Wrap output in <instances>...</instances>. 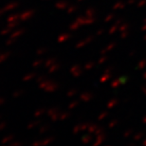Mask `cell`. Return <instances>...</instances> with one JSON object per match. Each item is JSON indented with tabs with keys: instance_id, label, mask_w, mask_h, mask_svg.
Returning <instances> with one entry per match:
<instances>
[{
	"instance_id": "cell-15",
	"label": "cell",
	"mask_w": 146,
	"mask_h": 146,
	"mask_svg": "<svg viewBox=\"0 0 146 146\" xmlns=\"http://www.w3.org/2000/svg\"><path fill=\"white\" fill-rule=\"evenodd\" d=\"M13 136L8 135V136L4 137V138L2 139L1 143L2 144H11V141H13Z\"/></svg>"
},
{
	"instance_id": "cell-19",
	"label": "cell",
	"mask_w": 146,
	"mask_h": 146,
	"mask_svg": "<svg viewBox=\"0 0 146 146\" xmlns=\"http://www.w3.org/2000/svg\"><path fill=\"white\" fill-rule=\"evenodd\" d=\"M46 113V110L44 109V108H42V109H38V110H36L35 112H34V117H36V118H38V117H41V116H43L44 114Z\"/></svg>"
},
{
	"instance_id": "cell-3",
	"label": "cell",
	"mask_w": 146,
	"mask_h": 146,
	"mask_svg": "<svg viewBox=\"0 0 146 146\" xmlns=\"http://www.w3.org/2000/svg\"><path fill=\"white\" fill-rule=\"evenodd\" d=\"M60 111L56 107H52V108H49L48 111H46V114L50 118L51 121H59V116H60Z\"/></svg>"
},
{
	"instance_id": "cell-34",
	"label": "cell",
	"mask_w": 146,
	"mask_h": 146,
	"mask_svg": "<svg viewBox=\"0 0 146 146\" xmlns=\"http://www.w3.org/2000/svg\"><path fill=\"white\" fill-rule=\"evenodd\" d=\"M108 78H110V74H109V75H107V74H104V75L101 77V82H103V83H104V82H106Z\"/></svg>"
},
{
	"instance_id": "cell-38",
	"label": "cell",
	"mask_w": 146,
	"mask_h": 146,
	"mask_svg": "<svg viewBox=\"0 0 146 146\" xmlns=\"http://www.w3.org/2000/svg\"><path fill=\"white\" fill-rule=\"evenodd\" d=\"M106 60V57L104 56V55H102V57L99 59V64H104V62Z\"/></svg>"
},
{
	"instance_id": "cell-40",
	"label": "cell",
	"mask_w": 146,
	"mask_h": 146,
	"mask_svg": "<svg viewBox=\"0 0 146 146\" xmlns=\"http://www.w3.org/2000/svg\"><path fill=\"white\" fill-rule=\"evenodd\" d=\"M106 115H107V113H106V112H104V113H103V114H101L100 117H99V119H100V121H101V119H104L106 117Z\"/></svg>"
},
{
	"instance_id": "cell-10",
	"label": "cell",
	"mask_w": 146,
	"mask_h": 146,
	"mask_svg": "<svg viewBox=\"0 0 146 146\" xmlns=\"http://www.w3.org/2000/svg\"><path fill=\"white\" fill-rule=\"evenodd\" d=\"M69 38H70V34L68 33H64L62 34H60L59 37H58V42H59V43L66 42Z\"/></svg>"
},
{
	"instance_id": "cell-43",
	"label": "cell",
	"mask_w": 146,
	"mask_h": 146,
	"mask_svg": "<svg viewBox=\"0 0 146 146\" xmlns=\"http://www.w3.org/2000/svg\"><path fill=\"white\" fill-rule=\"evenodd\" d=\"M11 146H13V145H21V142H19V141H15V142H13V143H11Z\"/></svg>"
},
{
	"instance_id": "cell-42",
	"label": "cell",
	"mask_w": 146,
	"mask_h": 146,
	"mask_svg": "<svg viewBox=\"0 0 146 146\" xmlns=\"http://www.w3.org/2000/svg\"><path fill=\"white\" fill-rule=\"evenodd\" d=\"M112 18H113V15H107L104 21H106V22H108V21H110V20L112 19Z\"/></svg>"
},
{
	"instance_id": "cell-11",
	"label": "cell",
	"mask_w": 146,
	"mask_h": 146,
	"mask_svg": "<svg viewBox=\"0 0 146 146\" xmlns=\"http://www.w3.org/2000/svg\"><path fill=\"white\" fill-rule=\"evenodd\" d=\"M92 97H93V95L91 94V93L84 92V93H83V94L80 96V99L83 102H89L92 99Z\"/></svg>"
},
{
	"instance_id": "cell-29",
	"label": "cell",
	"mask_w": 146,
	"mask_h": 146,
	"mask_svg": "<svg viewBox=\"0 0 146 146\" xmlns=\"http://www.w3.org/2000/svg\"><path fill=\"white\" fill-rule=\"evenodd\" d=\"M98 129V126L97 125H89L88 126V131L90 133H95L96 131Z\"/></svg>"
},
{
	"instance_id": "cell-9",
	"label": "cell",
	"mask_w": 146,
	"mask_h": 146,
	"mask_svg": "<svg viewBox=\"0 0 146 146\" xmlns=\"http://www.w3.org/2000/svg\"><path fill=\"white\" fill-rule=\"evenodd\" d=\"M55 7L56 9L60 11H63V10H66V9L68 8V3L66 1H59L57 2L56 4H55Z\"/></svg>"
},
{
	"instance_id": "cell-37",
	"label": "cell",
	"mask_w": 146,
	"mask_h": 146,
	"mask_svg": "<svg viewBox=\"0 0 146 146\" xmlns=\"http://www.w3.org/2000/svg\"><path fill=\"white\" fill-rule=\"evenodd\" d=\"M118 102H117L116 100H113V102H111V103H108V104H107V106L109 107V108H112V107L114 106V104H116Z\"/></svg>"
},
{
	"instance_id": "cell-22",
	"label": "cell",
	"mask_w": 146,
	"mask_h": 146,
	"mask_svg": "<svg viewBox=\"0 0 146 146\" xmlns=\"http://www.w3.org/2000/svg\"><path fill=\"white\" fill-rule=\"evenodd\" d=\"M104 139V136H102V134H100V135H97V141H96L93 144H94V145H98V144H100L101 142H103Z\"/></svg>"
},
{
	"instance_id": "cell-16",
	"label": "cell",
	"mask_w": 146,
	"mask_h": 146,
	"mask_svg": "<svg viewBox=\"0 0 146 146\" xmlns=\"http://www.w3.org/2000/svg\"><path fill=\"white\" fill-rule=\"evenodd\" d=\"M54 63H56V59H54V58H48V60H46L45 62H44V66H45L46 68H48L49 66L53 65Z\"/></svg>"
},
{
	"instance_id": "cell-8",
	"label": "cell",
	"mask_w": 146,
	"mask_h": 146,
	"mask_svg": "<svg viewBox=\"0 0 146 146\" xmlns=\"http://www.w3.org/2000/svg\"><path fill=\"white\" fill-rule=\"evenodd\" d=\"M7 21L10 23H18V21H20V13L11 14V15L8 17Z\"/></svg>"
},
{
	"instance_id": "cell-23",
	"label": "cell",
	"mask_w": 146,
	"mask_h": 146,
	"mask_svg": "<svg viewBox=\"0 0 146 146\" xmlns=\"http://www.w3.org/2000/svg\"><path fill=\"white\" fill-rule=\"evenodd\" d=\"M38 124H39V122H38V121H31V122H30V123L28 124L27 128L29 130H31V129H33V128L36 127Z\"/></svg>"
},
{
	"instance_id": "cell-48",
	"label": "cell",
	"mask_w": 146,
	"mask_h": 146,
	"mask_svg": "<svg viewBox=\"0 0 146 146\" xmlns=\"http://www.w3.org/2000/svg\"><path fill=\"white\" fill-rule=\"evenodd\" d=\"M79 1H83V0H79Z\"/></svg>"
},
{
	"instance_id": "cell-32",
	"label": "cell",
	"mask_w": 146,
	"mask_h": 146,
	"mask_svg": "<svg viewBox=\"0 0 146 146\" xmlns=\"http://www.w3.org/2000/svg\"><path fill=\"white\" fill-rule=\"evenodd\" d=\"M93 66H94V63L90 62V63H87L86 66H84V69H86V70H90Z\"/></svg>"
},
{
	"instance_id": "cell-7",
	"label": "cell",
	"mask_w": 146,
	"mask_h": 146,
	"mask_svg": "<svg viewBox=\"0 0 146 146\" xmlns=\"http://www.w3.org/2000/svg\"><path fill=\"white\" fill-rule=\"evenodd\" d=\"M19 6V3L16 2V1H13V2H10L9 4H7L5 6L4 8H3V10L5 11H13L15 10V9Z\"/></svg>"
},
{
	"instance_id": "cell-6",
	"label": "cell",
	"mask_w": 146,
	"mask_h": 146,
	"mask_svg": "<svg viewBox=\"0 0 146 146\" xmlns=\"http://www.w3.org/2000/svg\"><path fill=\"white\" fill-rule=\"evenodd\" d=\"M70 73L73 77H79V76H81L82 74V68L80 66L78 65H74L70 68Z\"/></svg>"
},
{
	"instance_id": "cell-44",
	"label": "cell",
	"mask_w": 146,
	"mask_h": 146,
	"mask_svg": "<svg viewBox=\"0 0 146 146\" xmlns=\"http://www.w3.org/2000/svg\"><path fill=\"white\" fill-rule=\"evenodd\" d=\"M116 121H111V124H109V126L110 127H113V126H115V125H116Z\"/></svg>"
},
{
	"instance_id": "cell-5",
	"label": "cell",
	"mask_w": 146,
	"mask_h": 146,
	"mask_svg": "<svg viewBox=\"0 0 146 146\" xmlns=\"http://www.w3.org/2000/svg\"><path fill=\"white\" fill-rule=\"evenodd\" d=\"M54 141V139L53 138H46V139H44L43 141H34L33 145L34 146H46V145H48V144H50L52 143Z\"/></svg>"
},
{
	"instance_id": "cell-21",
	"label": "cell",
	"mask_w": 146,
	"mask_h": 146,
	"mask_svg": "<svg viewBox=\"0 0 146 146\" xmlns=\"http://www.w3.org/2000/svg\"><path fill=\"white\" fill-rule=\"evenodd\" d=\"M83 131V126H82V124H78L76 125V126L73 128V133L74 134H77V133H80Z\"/></svg>"
},
{
	"instance_id": "cell-2",
	"label": "cell",
	"mask_w": 146,
	"mask_h": 146,
	"mask_svg": "<svg viewBox=\"0 0 146 146\" xmlns=\"http://www.w3.org/2000/svg\"><path fill=\"white\" fill-rule=\"evenodd\" d=\"M24 33H25L24 29H19V30H15V31H13V33H11V36L7 40V42H6V45H7V46L13 45V44L16 41V39H18L20 36H22L23 34H24Z\"/></svg>"
},
{
	"instance_id": "cell-45",
	"label": "cell",
	"mask_w": 146,
	"mask_h": 146,
	"mask_svg": "<svg viewBox=\"0 0 146 146\" xmlns=\"http://www.w3.org/2000/svg\"><path fill=\"white\" fill-rule=\"evenodd\" d=\"M4 103H5V100H4V99H3V98H0V106H1Z\"/></svg>"
},
{
	"instance_id": "cell-27",
	"label": "cell",
	"mask_w": 146,
	"mask_h": 146,
	"mask_svg": "<svg viewBox=\"0 0 146 146\" xmlns=\"http://www.w3.org/2000/svg\"><path fill=\"white\" fill-rule=\"evenodd\" d=\"M46 51H48V48H40L37 50L36 53H37V55H44Z\"/></svg>"
},
{
	"instance_id": "cell-46",
	"label": "cell",
	"mask_w": 146,
	"mask_h": 146,
	"mask_svg": "<svg viewBox=\"0 0 146 146\" xmlns=\"http://www.w3.org/2000/svg\"><path fill=\"white\" fill-rule=\"evenodd\" d=\"M5 13V11L3 10V9H0V17L3 15V13Z\"/></svg>"
},
{
	"instance_id": "cell-36",
	"label": "cell",
	"mask_w": 146,
	"mask_h": 146,
	"mask_svg": "<svg viewBox=\"0 0 146 146\" xmlns=\"http://www.w3.org/2000/svg\"><path fill=\"white\" fill-rule=\"evenodd\" d=\"M7 126V124H6V122H0V132L3 131Z\"/></svg>"
},
{
	"instance_id": "cell-18",
	"label": "cell",
	"mask_w": 146,
	"mask_h": 146,
	"mask_svg": "<svg viewBox=\"0 0 146 146\" xmlns=\"http://www.w3.org/2000/svg\"><path fill=\"white\" fill-rule=\"evenodd\" d=\"M10 56V52H4V53H0V64L5 62L8 59V57Z\"/></svg>"
},
{
	"instance_id": "cell-31",
	"label": "cell",
	"mask_w": 146,
	"mask_h": 146,
	"mask_svg": "<svg viewBox=\"0 0 146 146\" xmlns=\"http://www.w3.org/2000/svg\"><path fill=\"white\" fill-rule=\"evenodd\" d=\"M76 94H77V90H76V89H71V90H69V91L68 92L66 96H68V97H73V96H75Z\"/></svg>"
},
{
	"instance_id": "cell-25",
	"label": "cell",
	"mask_w": 146,
	"mask_h": 146,
	"mask_svg": "<svg viewBox=\"0 0 146 146\" xmlns=\"http://www.w3.org/2000/svg\"><path fill=\"white\" fill-rule=\"evenodd\" d=\"M69 117V114L68 113H60V116H59V121H64V119H66Z\"/></svg>"
},
{
	"instance_id": "cell-1",
	"label": "cell",
	"mask_w": 146,
	"mask_h": 146,
	"mask_svg": "<svg viewBox=\"0 0 146 146\" xmlns=\"http://www.w3.org/2000/svg\"><path fill=\"white\" fill-rule=\"evenodd\" d=\"M39 87L41 89H43L44 91L48 92V93L55 92L58 88H59L58 84L54 83V82H52L50 80H48V79H45L43 82L39 83Z\"/></svg>"
},
{
	"instance_id": "cell-26",
	"label": "cell",
	"mask_w": 146,
	"mask_h": 146,
	"mask_svg": "<svg viewBox=\"0 0 146 146\" xmlns=\"http://www.w3.org/2000/svg\"><path fill=\"white\" fill-rule=\"evenodd\" d=\"M78 104H79V103H78L77 101H73V102H71V103L68 104V108L69 109H74V108L77 107Z\"/></svg>"
},
{
	"instance_id": "cell-30",
	"label": "cell",
	"mask_w": 146,
	"mask_h": 146,
	"mask_svg": "<svg viewBox=\"0 0 146 146\" xmlns=\"http://www.w3.org/2000/svg\"><path fill=\"white\" fill-rule=\"evenodd\" d=\"M90 141H91V137L90 136H84L83 139H82V141H83L84 143H88Z\"/></svg>"
},
{
	"instance_id": "cell-47",
	"label": "cell",
	"mask_w": 146,
	"mask_h": 146,
	"mask_svg": "<svg viewBox=\"0 0 146 146\" xmlns=\"http://www.w3.org/2000/svg\"><path fill=\"white\" fill-rule=\"evenodd\" d=\"M143 121H144V122H146V118H145V119H143Z\"/></svg>"
},
{
	"instance_id": "cell-14",
	"label": "cell",
	"mask_w": 146,
	"mask_h": 146,
	"mask_svg": "<svg viewBox=\"0 0 146 146\" xmlns=\"http://www.w3.org/2000/svg\"><path fill=\"white\" fill-rule=\"evenodd\" d=\"M36 77V74L34 72H31V73H28V74H26L24 77H23V81L24 82H30L33 79H34Z\"/></svg>"
},
{
	"instance_id": "cell-39",
	"label": "cell",
	"mask_w": 146,
	"mask_h": 146,
	"mask_svg": "<svg viewBox=\"0 0 146 146\" xmlns=\"http://www.w3.org/2000/svg\"><path fill=\"white\" fill-rule=\"evenodd\" d=\"M46 130H48V126H43V127H41V128H40V131H39V132H40V133H45Z\"/></svg>"
},
{
	"instance_id": "cell-20",
	"label": "cell",
	"mask_w": 146,
	"mask_h": 146,
	"mask_svg": "<svg viewBox=\"0 0 146 146\" xmlns=\"http://www.w3.org/2000/svg\"><path fill=\"white\" fill-rule=\"evenodd\" d=\"M44 62H45V61H43L41 59L40 60H36V61H34V62L33 63V68H39L40 66H42Z\"/></svg>"
},
{
	"instance_id": "cell-17",
	"label": "cell",
	"mask_w": 146,
	"mask_h": 146,
	"mask_svg": "<svg viewBox=\"0 0 146 146\" xmlns=\"http://www.w3.org/2000/svg\"><path fill=\"white\" fill-rule=\"evenodd\" d=\"M80 27H81L80 23H79L77 20H75L74 22L70 24V26H69V29H70L71 31H76V30H78V29L80 28Z\"/></svg>"
},
{
	"instance_id": "cell-33",
	"label": "cell",
	"mask_w": 146,
	"mask_h": 146,
	"mask_svg": "<svg viewBox=\"0 0 146 146\" xmlns=\"http://www.w3.org/2000/svg\"><path fill=\"white\" fill-rule=\"evenodd\" d=\"M75 11H76L75 6H70V7H68V9H66V13H73Z\"/></svg>"
},
{
	"instance_id": "cell-24",
	"label": "cell",
	"mask_w": 146,
	"mask_h": 146,
	"mask_svg": "<svg viewBox=\"0 0 146 146\" xmlns=\"http://www.w3.org/2000/svg\"><path fill=\"white\" fill-rule=\"evenodd\" d=\"M95 14V11L93 9H88V10L86 11V16H90V17H93Z\"/></svg>"
},
{
	"instance_id": "cell-12",
	"label": "cell",
	"mask_w": 146,
	"mask_h": 146,
	"mask_svg": "<svg viewBox=\"0 0 146 146\" xmlns=\"http://www.w3.org/2000/svg\"><path fill=\"white\" fill-rule=\"evenodd\" d=\"M92 39V37H89V38H86V39H84L83 41H81V42H79L77 45H76V48H84V46L87 45L90 41H91Z\"/></svg>"
},
{
	"instance_id": "cell-35",
	"label": "cell",
	"mask_w": 146,
	"mask_h": 146,
	"mask_svg": "<svg viewBox=\"0 0 146 146\" xmlns=\"http://www.w3.org/2000/svg\"><path fill=\"white\" fill-rule=\"evenodd\" d=\"M118 25H119V23H117V24H115L112 28L110 29V31H109L110 33H114V31H116V29H118Z\"/></svg>"
},
{
	"instance_id": "cell-4",
	"label": "cell",
	"mask_w": 146,
	"mask_h": 146,
	"mask_svg": "<svg viewBox=\"0 0 146 146\" xmlns=\"http://www.w3.org/2000/svg\"><path fill=\"white\" fill-rule=\"evenodd\" d=\"M34 15L33 10H26L25 11L20 13V21H26V20L31 19Z\"/></svg>"
},
{
	"instance_id": "cell-28",
	"label": "cell",
	"mask_w": 146,
	"mask_h": 146,
	"mask_svg": "<svg viewBox=\"0 0 146 146\" xmlns=\"http://www.w3.org/2000/svg\"><path fill=\"white\" fill-rule=\"evenodd\" d=\"M23 93H24V91H23V90H16V91H14L13 96V98H18L21 95H23Z\"/></svg>"
},
{
	"instance_id": "cell-13",
	"label": "cell",
	"mask_w": 146,
	"mask_h": 146,
	"mask_svg": "<svg viewBox=\"0 0 146 146\" xmlns=\"http://www.w3.org/2000/svg\"><path fill=\"white\" fill-rule=\"evenodd\" d=\"M60 64L59 63H54L53 65L52 66H50L49 68H48V72L49 73H54V72H56V71H58L60 69Z\"/></svg>"
},
{
	"instance_id": "cell-41",
	"label": "cell",
	"mask_w": 146,
	"mask_h": 146,
	"mask_svg": "<svg viewBox=\"0 0 146 146\" xmlns=\"http://www.w3.org/2000/svg\"><path fill=\"white\" fill-rule=\"evenodd\" d=\"M119 83V81H115V82H113V83H112V84H111V86H112V87H116V86H118Z\"/></svg>"
}]
</instances>
